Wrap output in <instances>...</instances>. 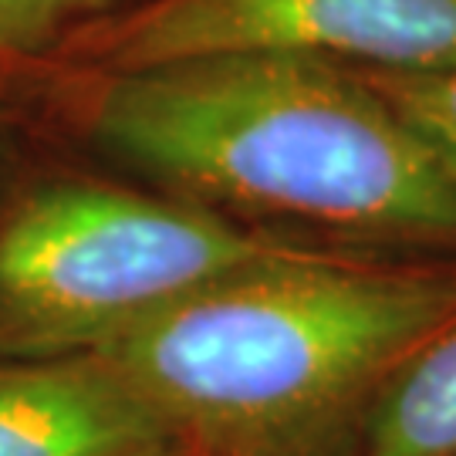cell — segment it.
<instances>
[{"label":"cell","mask_w":456,"mask_h":456,"mask_svg":"<svg viewBox=\"0 0 456 456\" xmlns=\"http://www.w3.org/2000/svg\"><path fill=\"white\" fill-rule=\"evenodd\" d=\"M456 325V261L362 244L216 281L95 355L200 456H355L375 403Z\"/></svg>","instance_id":"cell-2"},{"label":"cell","mask_w":456,"mask_h":456,"mask_svg":"<svg viewBox=\"0 0 456 456\" xmlns=\"http://www.w3.org/2000/svg\"><path fill=\"white\" fill-rule=\"evenodd\" d=\"M314 244L85 173H28L0 207V359L88 355L216 281Z\"/></svg>","instance_id":"cell-3"},{"label":"cell","mask_w":456,"mask_h":456,"mask_svg":"<svg viewBox=\"0 0 456 456\" xmlns=\"http://www.w3.org/2000/svg\"><path fill=\"white\" fill-rule=\"evenodd\" d=\"M126 456H200L193 450V446H186V443H180L176 436H166V440H156L149 443V446H139V450H132V453Z\"/></svg>","instance_id":"cell-9"},{"label":"cell","mask_w":456,"mask_h":456,"mask_svg":"<svg viewBox=\"0 0 456 456\" xmlns=\"http://www.w3.org/2000/svg\"><path fill=\"white\" fill-rule=\"evenodd\" d=\"M355 75L399 112L456 186V71L355 68Z\"/></svg>","instance_id":"cell-7"},{"label":"cell","mask_w":456,"mask_h":456,"mask_svg":"<svg viewBox=\"0 0 456 456\" xmlns=\"http://www.w3.org/2000/svg\"><path fill=\"white\" fill-rule=\"evenodd\" d=\"M14 68L0 61V207L17 190V183L28 176L20 156V122L14 112Z\"/></svg>","instance_id":"cell-8"},{"label":"cell","mask_w":456,"mask_h":456,"mask_svg":"<svg viewBox=\"0 0 456 456\" xmlns=\"http://www.w3.org/2000/svg\"><path fill=\"white\" fill-rule=\"evenodd\" d=\"M173 436L109 362L0 359V456H126Z\"/></svg>","instance_id":"cell-5"},{"label":"cell","mask_w":456,"mask_h":456,"mask_svg":"<svg viewBox=\"0 0 456 456\" xmlns=\"http://www.w3.org/2000/svg\"><path fill=\"white\" fill-rule=\"evenodd\" d=\"M355 456H456V325L392 379Z\"/></svg>","instance_id":"cell-6"},{"label":"cell","mask_w":456,"mask_h":456,"mask_svg":"<svg viewBox=\"0 0 456 456\" xmlns=\"http://www.w3.org/2000/svg\"><path fill=\"white\" fill-rule=\"evenodd\" d=\"M37 75L54 78L61 112L92 146L169 196L325 227L362 247H456L453 180L355 68L216 54Z\"/></svg>","instance_id":"cell-1"},{"label":"cell","mask_w":456,"mask_h":456,"mask_svg":"<svg viewBox=\"0 0 456 456\" xmlns=\"http://www.w3.org/2000/svg\"><path fill=\"white\" fill-rule=\"evenodd\" d=\"M216 54L456 71V0H142L85 20L28 68L105 75Z\"/></svg>","instance_id":"cell-4"}]
</instances>
